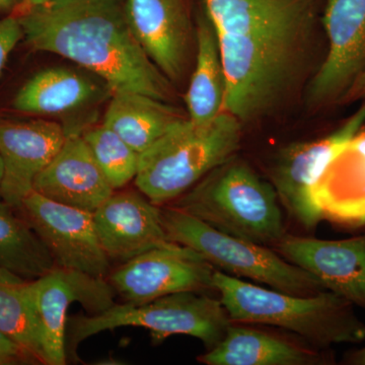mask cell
Wrapping results in <instances>:
<instances>
[{"label": "cell", "instance_id": "6da1fadb", "mask_svg": "<svg viewBox=\"0 0 365 365\" xmlns=\"http://www.w3.org/2000/svg\"><path fill=\"white\" fill-rule=\"evenodd\" d=\"M326 0H203L225 76V111L270 116L306 81Z\"/></svg>", "mask_w": 365, "mask_h": 365}, {"label": "cell", "instance_id": "7a4b0ae2", "mask_svg": "<svg viewBox=\"0 0 365 365\" xmlns=\"http://www.w3.org/2000/svg\"><path fill=\"white\" fill-rule=\"evenodd\" d=\"M14 14L26 44L88 69L113 93H143L165 102L172 97L169 79L132 32L125 0H47Z\"/></svg>", "mask_w": 365, "mask_h": 365}, {"label": "cell", "instance_id": "3957f363", "mask_svg": "<svg viewBox=\"0 0 365 365\" xmlns=\"http://www.w3.org/2000/svg\"><path fill=\"white\" fill-rule=\"evenodd\" d=\"M212 281L234 323L278 327L321 348L365 339V325L354 306L329 290L312 295L287 294L220 270L215 271Z\"/></svg>", "mask_w": 365, "mask_h": 365}, {"label": "cell", "instance_id": "277c9868", "mask_svg": "<svg viewBox=\"0 0 365 365\" xmlns=\"http://www.w3.org/2000/svg\"><path fill=\"white\" fill-rule=\"evenodd\" d=\"M242 132L241 121L225 111L206 123L181 118L139 155L136 188L158 206L173 202L235 157Z\"/></svg>", "mask_w": 365, "mask_h": 365}, {"label": "cell", "instance_id": "5b68a950", "mask_svg": "<svg viewBox=\"0 0 365 365\" xmlns=\"http://www.w3.org/2000/svg\"><path fill=\"white\" fill-rule=\"evenodd\" d=\"M279 203L271 182L234 157L170 205L225 234L274 247L285 235Z\"/></svg>", "mask_w": 365, "mask_h": 365}, {"label": "cell", "instance_id": "8992f818", "mask_svg": "<svg viewBox=\"0 0 365 365\" xmlns=\"http://www.w3.org/2000/svg\"><path fill=\"white\" fill-rule=\"evenodd\" d=\"M232 323L222 300L198 292H176L143 304H115L100 314L67 318L66 357L78 361L81 342L122 327L146 329L153 345L170 336L187 335L200 340L210 350L222 342Z\"/></svg>", "mask_w": 365, "mask_h": 365}, {"label": "cell", "instance_id": "52a82bcc", "mask_svg": "<svg viewBox=\"0 0 365 365\" xmlns=\"http://www.w3.org/2000/svg\"><path fill=\"white\" fill-rule=\"evenodd\" d=\"M162 220L170 241L193 250L228 275L292 294L326 290L312 274L267 246L225 234L172 205L162 206Z\"/></svg>", "mask_w": 365, "mask_h": 365}, {"label": "cell", "instance_id": "ba28073f", "mask_svg": "<svg viewBox=\"0 0 365 365\" xmlns=\"http://www.w3.org/2000/svg\"><path fill=\"white\" fill-rule=\"evenodd\" d=\"M365 125V103L342 126L314 141L292 143L277 151L270 165L271 184L280 203L306 228L323 220L317 190L327 172Z\"/></svg>", "mask_w": 365, "mask_h": 365}, {"label": "cell", "instance_id": "9c48e42d", "mask_svg": "<svg viewBox=\"0 0 365 365\" xmlns=\"http://www.w3.org/2000/svg\"><path fill=\"white\" fill-rule=\"evenodd\" d=\"M215 270L195 251L174 242L124 262L107 281L124 302L143 304L176 292L215 290Z\"/></svg>", "mask_w": 365, "mask_h": 365}, {"label": "cell", "instance_id": "30bf717a", "mask_svg": "<svg viewBox=\"0 0 365 365\" xmlns=\"http://www.w3.org/2000/svg\"><path fill=\"white\" fill-rule=\"evenodd\" d=\"M19 210L49 250L55 266L107 279L111 260L98 241L93 212L55 202L35 191Z\"/></svg>", "mask_w": 365, "mask_h": 365}, {"label": "cell", "instance_id": "8fae6325", "mask_svg": "<svg viewBox=\"0 0 365 365\" xmlns=\"http://www.w3.org/2000/svg\"><path fill=\"white\" fill-rule=\"evenodd\" d=\"M322 26L329 48L307 86L313 107L344 98L364 73L365 0H326Z\"/></svg>", "mask_w": 365, "mask_h": 365}, {"label": "cell", "instance_id": "7c38bea8", "mask_svg": "<svg viewBox=\"0 0 365 365\" xmlns=\"http://www.w3.org/2000/svg\"><path fill=\"white\" fill-rule=\"evenodd\" d=\"M33 292L47 365L66 364L67 312L73 302L88 314L102 313L116 304V292L107 279L57 266L33 280Z\"/></svg>", "mask_w": 365, "mask_h": 365}, {"label": "cell", "instance_id": "4fadbf2b", "mask_svg": "<svg viewBox=\"0 0 365 365\" xmlns=\"http://www.w3.org/2000/svg\"><path fill=\"white\" fill-rule=\"evenodd\" d=\"M274 250L326 290L365 309V234L345 240L285 235Z\"/></svg>", "mask_w": 365, "mask_h": 365}, {"label": "cell", "instance_id": "5bb4252c", "mask_svg": "<svg viewBox=\"0 0 365 365\" xmlns=\"http://www.w3.org/2000/svg\"><path fill=\"white\" fill-rule=\"evenodd\" d=\"M66 127L46 119L0 121V157L4 165L0 198L20 209L34 191L36 178L66 141Z\"/></svg>", "mask_w": 365, "mask_h": 365}, {"label": "cell", "instance_id": "9a60e30c", "mask_svg": "<svg viewBox=\"0 0 365 365\" xmlns=\"http://www.w3.org/2000/svg\"><path fill=\"white\" fill-rule=\"evenodd\" d=\"M98 241L110 260L127 262L174 242L165 232L162 206L140 191H114L93 212Z\"/></svg>", "mask_w": 365, "mask_h": 365}, {"label": "cell", "instance_id": "2e32d148", "mask_svg": "<svg viewBox=\"0 0 365 365\" xmlns=\"http://www.w3.org/2000/svg\"><path fill=\"white\" fill-rule=\"evenodd\" d=\"M132 32L153 63L169 81L184 76L191 51L187 0H125Z\"/></svg>", "mask_w": 365, "mask_h": 365}, {"label": "cell", "instance_id": "e0dca14e", "mask_svg": "<svg viewBox=\"0 0 365 365\" xmlns=\"http://www.w3.org/2000/svg\"><path fill=\"white\" fill-rule=\"evenodd\" d=\"M34 191L55 202L95 212L114 189L83 135L73 133L36 178Z\"/></svg>", "mask_w": 365, "mask_h": 365}, {"label": "cell", "instance_id": "ac0fdd59", "mask_svg": "<svg viewBox=\"0 0 365 365\" xmlns=\"http://www.w3.org/2000/svg\"><path fill=\"white\" fill-rule=\"evenodd\" d=\"M198 360L207 365H312L323 361L313 350L234 322L222 342Z\"/></svg>", "mask_w": 365, "mask_h": 365}, {"label": "cell", "instance_id": "d6986e66", "mask_svg": "<svg viewBox=\"0 0 365 365\" xmlns=\"http://www.w3.org/2000/svg\"><path fill=\"white\" fill-rule=\"evenodd\" d=\"M227 76L215 26L204 9L196 28V61L185 102L188 118L206 123L225 111Z\"/></svg>", "mask_w": 365, "mask_h": 365}, {"label": "cell", "instance_id": "ffe728a7", "mask_svg": "<svg viewBox=\"0 0 365 365\" xmlns=\"http://www.w3.org/2000/svg\"><path fill=\"white\" fill-rule=\"evenodd\" d=\"M100 88L91 79L66 68L38 72L21 86L14 109L26 114L56 116L81 110L95 102Z\"/></svg>", "mask_w": 365, "mask_h": 365}, {"label": "cell", "instance_id": "44dd1931", "mask_svg": "<svg viewBox=\"0 0 365 365\" xmlns=\"http://www.w3.org/2000/svg\"><path fill=\"white\" fill-rule=\"evenodd\" d=\"M182 117L165 101L143 93H116L106 110L103 124L140 155Z\"/></svg>", "mask_w": 365, "mask_h": 365}, {"label": "cell", "instance_id": "7402d4cb", "mask_svg": "<svg viewBox=\"0 0 365 365\" xmlns=\"http://www.w3.org/2000/svg\"><path fill=\"white\" fill-rule=\"evenodd\" d=\"M0 198V268L35 280L55 267L49 250L23 215Z\"/></svg>", "mask_w": 365, "mask_h": 365}, {"label": "cell", "instance_id": "603a6c76", "mask_svg": "<svg viewBox=\"0 0 365 365\" xmlns=\"http://www.w3.org/2000/svg\"><path fill=\"white\" fill-rule=\"evenodd\" d=\"M0 331L45 364L33 280L0 268Z\"/></svg>", "mask_w": 365, "mask_h": 365}, {"label": "cell", "instance_id": "cb8c5ba5", "mask_svg": "<svg viewBox=\"0 0 365 365\" xmlns=\"http://www.w3.org/2000/svg\"><path fill=\"white\" fill-rule=\"evenodd\" d=\"M83 139L114 191L135 179L139 153L105 124L86 129Z\"/></svg>", "mask_w": 365, "mask_h": 365}, {"label": "cell", "instance_id": "d4e9b609", "mask_svg": "<svg viewBox=\"0 0 365 365\" xmlns=\"http://www.w3.org/2000/svg\"><path fill=\"white\" fill-rule=\"evenodd\" d=\"M323 220L341 227H365V192L356 198L326 206L323 209Z\"/></svg>", "mask_w": 365, "mask_h": 365}, {"label": "cell", "instance_id": "484cf974", "mask_svg": "<svg viewBox=\"0 0 365 365\" xmlns=\"http://www.w3.org/2000/svg\"><path fill=\"white\" fill-rule=\"evenodd\" d=\"M23 38V29L16 14L0 19V73L4 71L9 55Z\"/></svg>", "mask_w": 365, "mask_h": 365}, {"label": "cell", "instance_id": "4316f807", "mask_svg": "<svg viewBox=\"0 0 365 365\" xmlns=\"http://www.w3.org/2000/svg\"><path fill=\"white\" fill-rule=\"evenodd\" d=\"M37 359L0 331V365L35 364Z\"/></svg>", "mask_w": 365, "mask_h": 365}, {"label": "cell", "instance_id": "83f0119b", "mask_svg": "<svg viewBox=\"0 0 365 365\" xmlns=\"http://www.w3.org/2000/svg\"><path fill=\"white\" fill-rule=\"evenodd\" d=\"M346 100H360V98H365V71L356 83L353 85L351 90L348 91L347 95L345 96Z\"/></svg>", "mask_w": 365, "mask_h": 365}, {"label": "cell", "instance_id": "f1b7e54d", "mask_svg": "<svg viewBox=\"0 0 365 365\" xmlns=\"http://www.w3.org/2000/svg\"><path fill=\"white\" fill-rule=\"evenodd\" d=\"M24 0H0V11L1 13H9L16 11L20 9Z\"/></svg>", "mask_w": 365, "mask_h": 365}, {"label": "cell", "instance_id": "f546056e", "mask_svg": "<svg viewBox=\"0 0 365 365\" xmlns=\"http://www.w3.org/2000/svg\"><path fill=\"white\" fill-rule=\"evenodd\" d=\"M347 361L350 364L354 365H365V347L360 348L359 350H355L351 354H349Z\"/></svg>", "mask_w": 365, "mask_h": 365}, {"label": "cell", "instance_id": "4dcf8cb0", "mask_svg": "<svg viewBox=\"0 0 365 365\" xmlns=\"http://www.w3.org/2000/svg\"><path fill=\"white\" fill-rule=\"evenodd\" d=\"M46 1H47V0H24L23 4H21L20 9L14 14L23 13V11H26V9L40 6V4H44Z\"/></svg>", "mask_w": 365, "mask_h": 365}, {"label": "cell", "instance_id": "1f68e13d", "mask_svg": "<svg viewBox=\"0 0 365 365\" xmlns=\"http://www.w3.org/2000/svg\"><path fill=\"white\" fill-rule=\"evenodd\" d=\"M2 175H4V165H2L1 157H0V187H1Z\"/></svg>", "mask_w": 365, "mask_h": 365}]
</instances>
